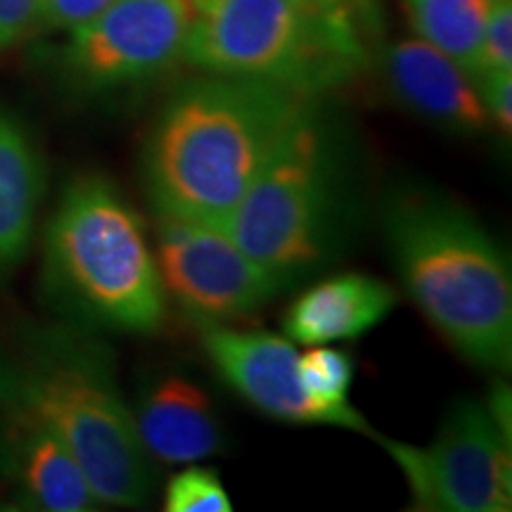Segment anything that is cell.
I'll list each match as a JSON object with an SVG mask.
<instances>
[{
	"label": "cell",
	"mask_w": 512,
	"mask_h": 512,
	"mask_svg": "<svg viewBox=\"0 0 512 512\" xmlns=\"http://www.w3.org/2000/svg\"><path fill=\"white\" fill-rule=\"evenodd\" d=\"M316 98L204 74L169 95L147 133L143 183L157 214L226 230L261 166Z\"/></svg>",
	"instance_id": "cell-1"
},
{
	"label": "cell",
	"mask_w": 512,
	"mask_h": 512,
	"mask_svg": "<svg viewBox=\"0 0 512 512\" xmlns=\"http://www.w3.org/2000/svg\"><path fill=\"white\" fill-rule=\"evenodd\" d=\"M384 240L411 299L467 361L512 363V275L484 223L444 192L403 185L382 211Z\"/></svg>",
	"instance_id": "cell-2"
},
{
	"label": "cell",
	"mask_w": 512,
	"mask_h": 512,
	"mask_svg": "<svg viewBox=\"0 0 512 512\" xmlns=\"http://www.w3.org/2000/svg\"><path fill=\"white\" fill-rule=\"evenodd\" d=\"M0 382L53 427L100 505L147 503L152 460L121 394L112 351L91 328L72 320L31 328L17 354L0 363Z\"/></svg>",
	"instance_id": "cell-3"
},
{
	"label": "cell",
	"mask_w": 512,
	"mask_h": 512,
	"mask_svg": "<svg viewBox=\"0 0 512 512\" xmlns=\"http://www.w3.org/2000/svg\"><path fill=\"white\" fill-rule=\"evenodd\" d=\"M43 278L50 299L83 328L155 335L164 323L166 294L145 223L100 174L64 188L46 228Z\"/></svg>",
	"instance_id": "cell-4"
},
{
	"label": "cell",
	"mask_w": 512,
	"mask_h": 512,
	"mask_svg": "<svg viewBox=\"0 0 512 512\" xmlns=\"http://www.w3.org/2000/svg\"><path fill=\"white\" fill-rule=\"evenodd\" d=\"M349 226V145L311 102L261 166L226 233L254 264L292 287L337 259Z\"/></svg>",
	"instance_id": "cell-5"
},
{
	"label": "cell",
	"mask_w": 512,
	"mask_h": 512,
	"mask_svg": "<svg viewBox=\"0 0 512 512\" xmlns=\"http://www.w3.org/2000/svg\"><path fill=\"white\" fill-rule=\"evenodd\" d=\"M351 5L313 0H195L183 62L318 98L366 64Z\"/></svg>",
	"instance_id": "cell-6"
},
{
	"label": "cell",
	"mask_w": 512,
	"mask_h": 512,
	"mask_svg": "<svg viewBox=\"0 0 512 512\" xmlns=\"http://www.w3.org/2000/svg\"><path fill=\"white\" fill-rule=\"evenodd\" d=\"M406 477L415 508L430 512H508L512 503L510 425L486 401L451 408L427 448L377 434Z\"/></svg>",
	"instance_id": "cell-7"
},
{
	"label": "cell",
	"mask_w": 512,
	"mask_h": 512,
	"mask_svg": "<svg viewBox=\"0 0 512 512\" xmlns=\"http://www.w3.org/2000/svg\"><path fill=\"white\" fill-rule=\"evenodd\" d=\"M195 0H114L69 31L60 67L83 95H105L155 81L183 60Z\"/></svg>",
	"instance_id": "cell-8"
},
{
	"label": "cell",
	"mask_w": 512,
	"mask_h": 512,
	"mask_svg": "<svg viewBox=\"0 0 512 512\" xmlns=\"http://www.w3.org/2000/svg\"><path fill=\"white\" fill-rule=\"evenodd\" d=\"M155 261L164 294L195 323L252 316L287 290L278 275L254 264L223 228L157 214Z\"/></svg>",
	"instance_id": "cell-9"
},
{
	"label": "cell",
	"mask_w": 512,
	"mask_h": 512,
	"mask_svg": "<svg viewBox=\"0 0 512 512\" xmlns=\"http://www.w3.org/2000/svg\"><path fill=\"white\" fill-rule=\"evenodd\" d=\"M197 330L219 375L256 411L290 425H332L377 437L354 406L328 408L306 394L299 377V351L290 339L238 332L223 323H197Z\"/></svg>",
	"instance_id": "cell-10"
},
{
	"label": "cell",
	"mask_w": 512,
	"mask_h": 512,
	"mask_svg": "<svg viewBox=\"0 0 512 512\" xmlns=\"http://www.w3.org/2000/svg\"><path fill=\"white\" fill-rule=\"evenodd\" d=\"M0 470L31 510L91 512V484L53 427L0 382Z\"/></svg>",
	"instance_id": "cell-11"
},
{
	"label": "cell",
	"mask_w": 512,
	"mask_h": 512,
	"mask_svg": "<svg viewBox=\"0 0 512 512\" xmlns=\"http://www.w3.org/2000/svg\"><path fill=\"white\" fill-rule=\"evenodd\" d=\"M133 420L145 453L157 463H200L223 446L214 401L202 384L178 370L152 373L140 384Z\"/></svg>",
	"instance_id": "cell-12"
},
{
	"label": "cell",
	"mask_w": 512,
	"mask_h": 512,
	"mask_svg": "<svg viewBox=\"0 0 512 512\" xmlns=\"http://www.w3.org/2000/svg\"><path fill=\"white\" fill-rule=\"evenodd\" d=\"M382 64L392 93L430 124L456 136H477L489 128L477 81L422 38L389 46Z\"/></svg>",
	"instance_id": "cell-13"
},
{
	"label": "cell",
	"mask_w": 512,
	"mask_h": 512,
	"mask_svg": "<svg viewBox=\"0 0 512 512\" xmlns=\"http://www.w3.org/2000/svg\"><path fill=\"white\" fill-rule=\"evenodd\" d=\"M396 306V292L366 273H342L320 280L287 309L283 330L290 342L330 344L363 337Z\"/></svg>",
	"instance_id": "cell-14"
},
{
	"label": "cell",
	"mask_w": 512,
	"mask_h": 512,
	"mask_svg": "<svg viewBox=\"0 0 512 512\" xmlns=\"http://www.w3.org/2000/svg\"><path fill=\"white\" fill-rule=\"evenodd\" d=\"M46 169L29 126L0 110V275L22 264L34 242Z\"/></svg>",
	"instance_id": "cell-15"
},
{
	"label": "cell",
	"mask_w": 512,
	"mask_h": 512,
	"mask_svg": "<svg viewBox=\"0 0 512 512\" xmlns=\"http://www.w3.org/2000/svg\"><path fill=\"white\" fill-rule=\"evenodd\" d=\"M415 34L451 57L472 79L482 76V38L491 0H403Z\"/></svg>",
	"instance_id": "cell-16"
},
{
	"label": "cell",
	"mask_w": 512,
	"mask_h": 512,
	"mask_svg": "<svg viewBox=\"0 0 512 512\" xmlns=\"http://www.w3.org/2000/svg\"><path fill=\"white\" fill-rule=\"evenodd\" d=\"M299 377L306 394L320 406L351 408L347 392L354 382V361L344 349L313 344L299 356Z\"/></svg>",
	"instance_id": "cell-17"
},
{
	"label": "cell",
	"mask_w": 512,
	"mask_h": 512,
	"mask_svg": "<svg viewBox=\"0 0 512 512\" xmlns=\"http://www.w3.org/2000/svg\"><path fill=\"white\" fill-rule=\"evenodd\" d=\"M164 508L166 512H230L233 503L214 470L192 463L169 479Z\"/></svg>",
	"instance_id": "cell-18"
},
{
	"label": "cell",
	"mask_w": 512,
	"mask_h": 512,
	"mask_svg": "<svg viewBox=\"0 0 512 512\" xmlns=\"http://www.w3.org/2000/svg\"><path fill=\"white\" fill-rule=\"evenodd\" d=\"M489 69L512 72V3L491 0L482 38V74Z\"/></svg>",
	"instance_id": "cell-19"
},
{
	"label": "cell",
	"mask_w": 512,
	"mask_h": 512,
	"mask_svg": "<svg viewBox=\"0 0 512 512\" xmlns=\"http://www.w3.org/2000/svg\"><path fill=\"white\" fill-rule=\"evenodd\" d=\"M112 3L114 0H38V27L69 34Z\"/></svg>",
	"instance_id": "cell-20"
},
{
	"label": "cell",
	"mask_w": 512,
	"mask_h": 512,
	"mask_svg": "<svg viewBox=\"0 0 512 512\" xmlns=\"http://www.w3.org/2000/svg\"><path fill=\"white\" fill-rule=\"evenodd\" d=\"M479 95H482L491 124L501 128L505 138L512 131V72L503 69H489L477 79Z\"/></svg>",
	"instance_id": "cell-21"
},
{
	"label": "cell",
	"mask_w": 512,
	"mask_h": 512,
	"mask_svg": "<svg viewBox=\"0 0 512 512\" xmlns=\"http://www.w3.org/2000/svg\"><path fill=\"white\" fill-rule=\"evenodd\" d=\"M38 27V0H0V55Z\"/></svg>",
	"instance_id": "cell-22"
},
{
	"label": "cell",
	"mask_w": 512,
	"mask_h": 512,
	"mask_svg": "<svg viewBox=\"0 0 512 512\" xmlns=\"http://www.w3.org/2000/svg\"><path fill=\"white\" fill-rule=\"evenodd\" d=\"M318 5H328V8H335V5H349L351 0H313Z\"/></svg>",
	"instance_id": "cell-23"
}]
</instances>
